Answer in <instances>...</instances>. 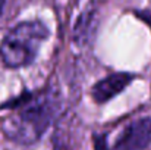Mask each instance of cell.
I'll return each mask as SVG.
<instances>
[{
  "mask_svg": "<svg viewBox=\"0 0 151 150\" xmlns=\"http://www.w3.org/2000/svg\"><path fill=\"white\" fill-rule=\"evenodd\" d=\"M1 109L15 112L3 124L4 136L21 144H32L51 125L60 109V100L54 90H24L18 96L3 101L0 104Z\"/></svg>",
  "mask_w": 151,
  "mask_h": 150,
  "instance_id": "obj_1",
  "label": "cell"
},
{
  "mask_svg": "<svg viewBox=\"0 0 151 150\" xmlns=\"http://www.w3.org/2000/svg\"><path fill=\"white\" fill-rule=\"evenodd\" d=\"M49 36L50 30L41 21H24L18 24L0 43V59L3 65L9 69L29 66Z\"/></svg>",
  "mask_w": 151,
  "mask_h": 150,
  "instance_id": "obj_2",
  "label": "cell"
},
{
  "mask_svg": "<svg viewBox=\"0 0 151 150\" xmlns=\"http://www.w3.org/2000/svg\"><path fill=\"white\" fill-rule=\"evenodd\" d=\"M151 144V118L131 122L116 138L111 150H145Z\"/></svg>",
  "mask_w": 151,
  "mask_h": 150,
  "instance_id": "obj_3",
  "label": "cell"
},
{
  "mask_svg": "<svg viewBox=\"0 0 151 150\" xmlns=\"http://www.w3.org/2000/svg\"><path fill=\"white\" fill-rule=\"evenodd\" d=\"M135 75L131 72H114L97 81L91 88V97L97 104H104L119 96L132 81Z\"/></svg>",
  "mask_w": 151,
  "mask_h": 150,
  "instance_id": "obj_4",
  "label": "cell"
},
{
  "mask_svg": "<svg viewBox=\"0 0 151 150\" xmlns=\"http://www.w3.org/2000/svg\"><path fill=\"white\" fill-rule=\"evenodd\" d=\"M96 30V12L93 9L85 10L79 15L75 28H73V38L78 44H85L90 41L93 33Z\"/></svg>",
  "mask_w": 151,
  "mask_h": 150,
  "instance_id": "obj_5",
  "label": "cell"
},
{
  "mask_svg": "<svg viewBox=\"0 0 151 150\" xmlns=\"http://www.w3.org/2000/svg\"><path fill=\"white\" fill-rule=\"evenodd\" d=\"M93 143H94V150H107V136L106 134H94Z\"/></svg>",
  "mask_w": 151,
  "mask_h": 150,
  "instance_id": "obj_6",
  "label": "cell"
},
{
  "mask_svg": "<svg viewBox=\"0 0 151 150\" xmlns=\"http://www.w3.org/2000/svg\"><path fill=\"white\" fill-rule=\"evenodd\" d=\"M135 16L139 18L142 22H145L151 28V9H142V10H135Z\"/></svg>",
  "mask_w": 151,
  "mask_h": 150,
  "instance_id": "obj_7",
  "label": "cell"
}]
</instances>
